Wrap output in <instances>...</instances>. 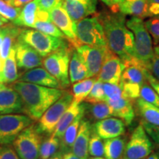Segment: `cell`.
I'll return each mask as SVG.
<instances>
[{"instance_id":"45","label":"cell","mask_w":159,"mask_h":159,"mask_svg":"<svg viewBox=\"0 0 159 159\" xmlns=\"http://www.w3.org/2000/svg\"><path fill=\"white\" fill-rule=\"evenodd\" d=\"M144 75L146 77L147 80L149 83L152 88L156 91V92L158 94L159 96V80H157L153 75H152L151 71L147 68L144 69Z\"/></svg>"},{"instance_id":"58","label":"cell","mask_w":159,"mask_h":159,"mask_svg":"<svg viewBox=\"0 0 159 159\" xmlns=\"http://www.w3.org/2000/svg\"><path fill=\"white\" fill-rule=\"evenodd\" d=\"M124 1H128V0H119V2H124Z\"/></svg>"},{"instance_id":"13","label":"cell","mask_w":159,"mask_h":159,"mask_svg":"<svg viewBox=\"0 0 159 159\" xmlns=\"http://www.w3.org/2000/svg\"><path fill=\"white\" fill-rule=\"evenodd\" d=\"M49 13L51 21L71 41L74 47L76 48L80 46L76 37V23L71 19L61 2L55 6Z\"/></svg>"},{"instance_id":"23","label":"cell","mask_w":159,"mask_h":159,"mask_svg":"<svg viewBox=\"0 0 159 159\" xmlns=\"http://www.w3.org/2000/svg\"><path fill=\"white\" fill-rule=\"evenodd\" d=\"M127 142V136L124 135L105 139V158L107 159H122Z\"/></svg>"},{"instance_id":"2","label":"cell","mask_w":159,"mask_h":159,"mask_svg":"<svg viewBox=\"0 0 159 159\" xmlns=\"http://www.w3.org/2000/svg\"><path fill=\"white\" fill-rule=\"evenodd\" d=\"M11 85L21 97L23 113L33 121H39L47 109L64 92L63 89L49 88L20 80L13 83Z\"/></svg>"},{"instance_id":"56","label":"cell","mask_w":159,"mask_h":159,"mask_svg":"<svg viewBox=\"0 0 159 159\" xmlns=\"http://www.w3.org/2000/svg\"><path fill=\"white\" fill-rule=\"evenodd\" d=\"M89 159H107L106 158H103V157H91Z\"/></svg>"},{"instance_id":"22","label":"cell","mask_w":159,"mask_h":159,"mask_svg":"<svg viewBox=\"0 0 159 159\" xmlns=\"http://www.w3.org/2000/svg\"><path fill=\"white\" fill-rule=\"evenodd\" d=\"M119 13L123 15L144 19L150 17L148 0H128L119 2L117 5Z\"/></svg>"},{"instance_id":"49","label":"cell","mask_w":159,"mask_h":159,"mask_svg":"<svg viewBox=\"0 0 159 159\" xmlns=\"http://www.w3.org/2000/svg\"><path fill=\"white\" fill-rule=\"evenodd\" d=\"M31 1H33V0H13L11 2V5L14 6V7H20L21 6L27 5V3L30 2Z\"/></svg>"},{"instance_id":"54","label":"cell","mask_w":159,"mask_h":159,"mask_svg":"<svg viewBox=\"0 0 159 159\" xmlns=\"http://www.w3.org/2000/svg\"><path fill=\"white\" fill-rule=\"evenodd\" d=\"M4 61H3V60L0 57V83H2V73L3 70Z\"/></svg>"},{"instance_id":"3","label":"cell","mask_w":159,"mask_h":159,"mask_svg":"<svg viewBox=\"0 0 159 159\" xmlns=\"http://www.w3.org/2000/svg\"><path fill=\"white\" fill-rule=\"evenodd\" d=\"M127 27L134 33L135 55L141 64L149 69L153 56L152 40L142 19L132 16L126 21Z\"/></svg>"},{"instance_id":"17","label":"cell","mask_w":159,"mask_h":159,"mask_svg":"<svg viewBox=\"0 0 159 159\" xmlns=\"http://www.w3.org/2000/svg\"><path fill=\"white\" fill-rule=\"evenodd\" d=\"M126 125L122 119L117 117L108 118L97 121L93 124V130L103 140L122 136L125 133Z\"/></svg>"},{"instance_id":"34","label":"cell","mask_w":159,"mask_h":159,"mask_svg":"<svg viewBox=\"0 0 159 159\" xmlns=\"http://www.w3.org/2000/svg\"><path fill=\"white\" fill-rule=\"evenodd\" d=\"M89 154L92 157H104V140L92 130L89 144Z\"/></svg>"},{"instance_id":"44","label":"cell","mask_w":159,"mask_h":159,"mask_svg":"<svg viewBox=\"0 0 159 159\" xmlns=\"http://www.w3.org/2000/svg\"><path fill=\"white\" fill-rule=\"evenodd\" d=\"M0 159H20L16 152L10 146H6L0 150Z\"/></svg>"},{"instance_id":"38","label":"cell","mask_w":159,"mask_h":159,"mask_svg":"<svg viewBox=\"0 0 159 159\" xmlns=\"http://www.w3.org/2000/svg\"><path fill=\"white\" fill-rule=\"evenodd\" d=\"M122 89V95L132 101H136L140 97L141 85L130 82H119Z\"/></svg>"},{"instance_id":"37","label":"cell","mask_w":159,"mask_h":159,"mask_svg":"<svg viewBox=\"0 0 159 159\" xmlns=\"http://www.w3.org/2000/svg\"><path fill=\"white\" fill-rule=\"evenodd\" d=\"M140 98L144 99L150 104L159 108V96L156 91L152 88L147 80L146 83L142 85L140 90Z\"/></svg>"},{"instance_id":"7","label":"cell","mask_w":159,"mask_h":159,"mask_svg":"<svg viewBox=\"0 0 159 159\" xmlns=\"http://www.w3.org/2000/svg\"><path fill=\"white\" fill-rule=\"evenodd\" d=\"M37 125H30L20 133L13 142V148L20 159H39L42 142Z\"/></svg>"},{"instance_id":"41","label":"cell","mask_w":159,"mask_h":159,"mask_svg":"<svg viewBox=\"0 0 159 159\" xmlns=\"http://www.w3.org/2000/svg\"><path fill=\"white\" fill-rule=\"evenodd\" d=\"M105 102L108 100H115L122 97V89L119 84L103 83Z\"/></svg>"},{"instance_id":"1","label":"cell","mask_w":159,"mask_h":159,"mask_svg":"<svg viewBox=\"0 0 159 159\" xmlns=\"http://www.w3.org/2000/svg\"><path fill=\"white\" fill-rule=\"evenodd\" d=\"M108 49L122 60L125 66L140 63L135 55L134 33L126 26L122 13H106L99 16Z\"/></svg>"},{"instance_id":"16","label":"cell","mask_w":159,"mask_h":159,"mask_svg":"<svg viewBox=\"0 0 159 159\" xmlns=\"http://www.w3.org/2000/svg\"><path fill=\"white\" fill-rule=\"evenodd\" d=\"M97 0H61V4L71 19L77 23L96 12Z\"/></svg>"},{"instance_id":"12","label":"cell","mask_w":159,"mask_h":159,"mask_svg":"<svg viewBox=\"0 0 159 159\" xmlns=\"http://www.w3.org/2000/svg\"><path fill=\"white\" fill-rule=\"evenodd\" d=\"M125 65L122 60L108 49L97 79L102 83L119 84Z\"/></svg>"},{"instance_id":"4","label":"cell","mask_w":159,"mask_h":159,"mask_svg":"<svg viewBox=\"0 0 159 159\" xmlns=\"http://www.w3.org/2000/svg\"><path fill=\"white\" fill-rule=\"evenodd\" d=\"M70 57L71 48L65 44L43 59V68L57 80L63 90L71 83L69 76Z\"/></svg>"},{"instance_id":"42","label":"cell","mask_w":159,"mask_h":159,"mask_svg":"<svg viewBox=\"0 0 159 159\" xmlns=\"http://www.w3.org/2000/svg\"><path fill=\"white\" fill-rule=\"evenodd\" d=\"M141 123L143 125L145 130L148 133L151 140H152V142H154L153 145L155 146V148L156 149V151L159 153V127L151 125L144 120H142Z\"/></svg>"},{"instance_id":"18","label":"cell","mask_w":159,"mask_h":159,"mask_svg":"<svg viewBox=\"0 0 159 159\" xmlns=\"http://www.w3.org/2000/svg\"><path fill=\"white\" fill-rule=\"evenodd\" d=\"M92 130L93 125H91V121L83 117L76 139L71 148V152L80 158L89 159V144Z\"/></svg>"},{"instance_id":"10","label":"cell","mask_w":159,"mask_h":159,"mask_svg":"<svg viewBox=\"0 0 159 159\" xmlns=\"http://www.w3.org/2000/svg\"><path fill=\"white\" fill-rule=\"evenodd\" d=\"M154 150L152 140L142 123L132 133L127 142L123 158L145 159Z\"/></svg>"},{"instance_id":"30","label":"cell","mask_w":159,"mask_h":159,"mask_svg":"<svg viewBox=\"0 0 159 159\" xmlns=\"http://www.w3.org/2000/svg\"><path fill=\"white\" fill-rule=\"evenodd\" d=\"M14 47L11 49L10 54L4 61L3 70L2 73V83H13L19 79Z\"/></svg>"},{"instance_id":"20","label":"cell","mask_w":159,"mask_h":159,"mask_svg":"<svg viewBox=\"0 0 159 159\" xmlns=\"http://www.w3.org/2000/svg\"><path fill=\"white\" fill-rule=\"evenodd\" d=\"M134 101L127 97H121L115 100H108V103L113 110V116L122 119L126 126L131 125L135 118V110Z\"/></svg>"},{"instance_id":"55","label":"cell","mask_w":159,"mask_h":159,"mask_svg":"<svg viewBox=\"0 0 159 159\" xmlns=\"http://www.w3.org/2000/svg\"><path fill=\"white\" fill-rule=\"evenodd\" d=\"M49 159H62V153H61V152L57 153L56 155H55L54 156H52Z\"/></svg>"},{"instance_id":"11","label":"cell","mask_w":159,"mask_h":159,"mask_svg":"<svg viewBox=\"0 0 159 159\" xmlns=\"http://www.w3.org/2000/svg\"><path fill=\"white\" fill-rule=\"evenodd\" d=\"M76 51L88 69L89 77H97L108 51V47L82 44L76 47Z\"/></svg>"},{"instance_id":"25","label":"cell","mask_w":159,"mask_h":159,"mask_svg":"<svg viewBox=\"0 0 159 159\" xmlns=\"http://www.w3.org/2000/svg\"><path fill=\"white\" fill-rule=\"evenodd\" d=\"M85 103V114L89 121H99L113 116V110L106 102Z\"/></svg>"},{"instance_id":"40","label":"cell","mask_w":159,"mask_h":159,"mask_svg":"<svg viewBox=\"0 0 159 159\" xmlns=\"http://www.w3.org/2000/svg\"><path fill=\"white\" fill-rule=\"evenodd\" d=\"M20 7H14L3 0H0V14L13 22L19 16L21 13Z\"/></svg>"},{"instance_id":"47","label":"cell","mask_w":159,"mask_h":159,"mask_svg":"<svg viewBox=\"0 0 159 159\" xmlns=\"http://www.w3.org/2000/svg\"><path fill=\"white\" fill-rule=\"evenodd\" d=\"M150 16L159 15V0H148Z\"/></svg>"},{"instance_id":"6","label":"cell","mask_w":159,"mask_h":159,"mask_svg":"<svg viewBox=\"0 0 159 159\" xmlns=\"http://www.w3.org/2000/svg\"><path fill=\"white\" fill-rule=\"evenodd\" d=\"M76 37L79 45L108 47L105 32L97 16L85 18L76 23Z\"/></svg>"},{"instance_id":"53","label":"cell","mask_w":159,"mask_h":159,"mask_svg":"<svg viewBox=\"0 0 159 159\" xmlns=\"http://www.w3.org/2000/svg\"><path fill=\"white\" fill-rule=\"evenodd\" d=\"M4 35H5V32H4L3 27H0V49H1L2 44Z\"/></svg>"},{"instance_id":"36","label":"cell","mask_w":159,"mask_h":159,"mask_svg":"<svg viewBox=\"0 0 159 159\" xmlns=\"http://www.w3.org/2000/svg\"><path fill=\"white\" fill-rule=\"evenodd\" d=\"M84 102L88 103H95L99 102H105L103 83L97 79L89 94L85 98Z\"/></svg>"},{"instance_id":"29","label":"cell","mask_w":159,"mask_h":159,"mask_svg":"<svg viewBox=\"0 0 159 159\" xmlns=\"http://www.w3.org/2000/svg\"><path fill=\"white\" fill-rule=\"evenodd\" d=\"M136 110L139 114L142 116V120L159 127V108L150 104L144 99L140 98L136 101Z\"/></svg>"},{"instance_id":"19","label":"cell","mask_w":159,"mask_h":159,"mask_svg":"<svg viewBox=\"0 0 159 159\" xmlns=\"http://www.w3.org/2000/svg\"><path fill=\"white\" fill-rule=\"evenodd\" d=\"M19 80L31 83L42 86L61 89L57 80L44 68L36 67L25 71L19 77Z\"/></svg>"},{"instance_id":"35","label":"cell","mask_w":159,"mask_h":159,"mask_svg":"<svg viewBox=\"0 0 159 159\" xmlns=\"http://www.w3.org/2000/svg\"><path fill=\"white\" fill-rule=\"evenodd\" d=\"M33 28L52 36L64 39L65 35L52 21H37L33 25Z\"/></svg>"},{"instance_id":"24","label":"cell","mask_w":159,"mask_h":159,"mask_svg":"<svg viewBox=\"0 0 159 159\" xmlns=\"http://www.w3.org/2000/svg\"><path fill=\"white\" fill-rule=\"evenodd\" d=\"M39 0H33L24 6L18 18L13 24L19 27H33L37 21V12L39 11Z\"/></svg>"},{"instance_id":"33","label":"cell","mask_w":159,"mask_h":159,"mask_svg":"<svg viewBox=\"0 0 159 159\" xmlns=\"http://www.w3.org/2000/svg\"><path fill=\"white\" fill-rule=\"evenodd\" d=\"M61 142L54 136L42 141L40 147V159H49L58 152Z\"/></svg>"},{"instance_id":"26","label":"cell","mask_w":159,"mask_h":159,"mask_svg":"<svg viewBox=\"0 0 159 159\" xmlns=\"http://www.w3.org/2000/svg\"><path fill=\"white\" fill-rule=\"evenodd\" d=\"M85 114V109L82 112H80L78 114L72 123L69 125L68 128H66V130L63 134L62 138L60 139V142H61V153L67 152L71 150V147H72L73 144H74L75 139L78 133L81 121L83 117H84Z\"/></svg>"},{"instance_id":"9","label":"cell","mask_w":159,"mask_h":159,"mask_svg":"<svg viewBox=\"0 0 159 159\" xmlns=\"http://www.w3.org/2000/svg\"><path fill=\"white\" fill-rule=\"evenodd\" d=\"M33 123L26 114H0V145L13 144L20 133Z\"/></svg>"},{"instance_id":"50","label":"cell","mask_w":159,"mask_h":159,"mask_svg":"<svg viewBox=\"0 0 159 159\" xmlns=\"http://www.w3.org/2000/svg\"><path fill=\"white\" fill-rule=\"evenodd\" d=\"M101 1L109 7H114V6L118 5L119 3V0H101Z\"/></svg>"},{"instance_id":"57","label":"cell","mask_w":159,"mask_h":159,"mask_svg":"<svg viewBox=\"0 0 159 159\" xmlns=\"http://www.w3.org/2000/svg\"><path fill=\"white\" fill-rule=\"evenodd\" d=\"M3 1H5V2H6L10 4V5H11V2H12V1H13V0H3Z\"/></svg>"},{"instance_id":"46","label":"cell","mask_w":159,"mask_h":159,"mask_svg":"<svg viewBox=\"0 0 159 159\" xmlns=\"http://www.w3.org/2000/svg\"><path fill=\"white\" fill-rule=\"evenodd\" d=\"M61 0H39L40 8L43 11L49 12L55 6L61 2Z\"/></svg>"},{"instance_id":"43","label":"cell","mask_w":159,"mask_h":159,"mask_svg":"<svg viewBox=\"0 0 159 159\" xmlns=\"http://www.w3.org/2000/svg\"><path fill=\"white\" fill-rule=\"evenodd\" d=\"M149 70L159 80V43L156 45L153 49V56L151 60Z\"/></svg>"},{"instance_id":"32","label":"cell","mask_w":159,"mask_h":159,"mask_svg":"<svg viewBox=\"0 0 159 159\" xmlns=\"http://www.w3.org/2000/svg\"><path fill=\"white\" fill-rule=\"evenodd\" d=\"M96 80L97 77H93L73 83V101L79 103V104L84 102L85 98L90 93Z\"/></svg>"},{"instance_id":"52","label":"cell","mask_w":159,"mask_h":159,"mask_svg":"<svg viewBox=\"0 0 159 159\" xmlns=\"http://www.w3.org/2000/svg\"><path fill=\"white\" fill-rule=\"evenodd\" d=\"M7 23H8V20L5 19V17L2 16L0 14V27L6 25Z\"/></svg>"},{"instance_id":"48","label":"cell","mask_w":159,"mask_h":159,"mask_svg":"<svg viewBox=\"0 0 159 159\" xmlns=\"http://www.w3.org/2000/svg\"><path fill=\"white\" fill-rule=\"evenodd\" d=\"M62 159H84L77 156L71 151H67L62 153Z\"/></svg>"},{"instance_id":"51","label":"cell","mask_w":159,"mask_h":159,"mask_svg":"<svg viewBox=\"0 0 159 159\" xmlns=\"http://www.w3.org/2000/svg\"><path fill=\"white\" fill-rule=\"evenodd\" d=\"M145 159H159V153L157 151H152Z\"/></svg>"},{"instance_id":"15","label":"cell","mask_w":159,"mask_h":159,"mask_svg":"<svg viewBox=\"0 0 159 159\" xmlns=\"http://www.w3.org/2000/svg\"><path fill=\"white\" fill-rule=\"evenodd\" d=\"M14 113H23L21 97L12 85L0 83V114Z\"/></svg>"},{"instance_id":"14","label":"cell","mask_w":159,"mask_h":159,"mask_svg":"<svg viewBox=\"0 0 159 159\" xmlns=\"http://www.w3.org/2000/svg\"><path fill=\"white\" fill-rule=\"evenodd\" d=\"M14 49L17 66L20 69L27 71L42 65L43 57L27 43L17 40Z\"/></svg>"},{"instance_id":"27","label":"cell","mask_w":159,"mask_h":159,"mask_svg":"<svg viewBox=\"0 0 159 159\" xmlns=\"http://www.w3.org/2000/svg\"><path fill=\"white\" fill-rule=\"evenodd\" d=\"M69 76L71 83H75L90 77L88 69L77 51L73 52L71 55L69 63Z\"/></svg>"},{"instance_id":"21","label":"cell","mask_w":159,"mask_h":159,"mask_svg":"<svg viewBox=\"0 0 159 159\" xmlns=\"http://www.w3.org/2000/svg\"><path fill=\"white\" fill-rule=\"evenodd\" d=\"M85 103H77L75 101H72L71 104L66 109L64 114L60 119L58 123L57 124L56 128H55L54 132L52 133V136H54L59 139L62 138L63 134L66 130V128L72 123L75 118L78 116V114L85 109Z\"/></svg>"},{"instance_id":"28","label":"cell","mask_w":159,"mask_h":159,"mask_svg":"<svg viewBox=\"0 0 159 159\" xmlns=\"http://www.w3.org/2000/svg\"><path fill=\"white\" fill-rule=\"evenodd\" d=\"M3 29L5 35L0 49V57L5 61L9 55L11 49L14 47L21 29L19 28L18 26H16L13 24V25L7 24L3 26Z\"/></svg>"},{"instance_id":"60","label":"cell","mask_w":159,"mask_h":159,"mask_svg":"<svg viewBox=\"0 0 159 159\" xmlns=\"http://www.w3.org/2000/svg\"><path fill=\"white\" fill-rule=\"evenodd\" d=\"M122 159H125V158H122Z\"/></svg>"},{"instance_id":"8","label":"cell","mask_w":159,"mask_h":159,"mask_svg":"<svg viewBox=\"0 0 159 159\" xmlns=\"http://www.w3.org/2000/svg\"><path fill=\"white\" fill-rule=\"evenodd\" d=\"M73 101L72 93L64 91L62 96L49 107L39 119L37 128L41 134L51 135L60 119Z\"/></svg>"},{"instance_id":"5","label":"cell","mask_w":159,"mask_h":159,"mask_svg":"<svg viewBox=\"0 0 159 159\" xmlns=\"http://www.w3.org/2000/svg\"><path fill=\"white\" fill-rule=\"evenodd\" d=\"M17 40L30 46L42 57L66 44L62 38L52 36L38 30L21 29Z\"/></svg>"},{"instance_id":"39","label":"cell","mask_w":159,"mask_h":159,"mask_svg":"<svg viewBox=\"0 0 159 159\" xmlns=\"http://www.w3.org/2000/svg\"><path fill=\"white\" fill-rule=\"evenodd\" d=\"M144 25L150 33L155 45L159 43V15L150 16L149 19L144 21Z\"/></svg>"},{"instance_id":"31","label":"cell","mask_w":159,"mask_h":159,"mask_svg":"<svg viewBox=\"0 0 159 159\" xmlns=\"http://www.w3.org/2000/svg\"><path fill=\"white\" fill-rule=\"evenodd\" d=\"M146 67L141 63H135L125 66L123 71L120 81L136 83L141 86L147 82L144 75V69Z\"/></svg>"},{"instance_id":"59","label":"cell","mask_w":159,"mask_h":159,"mask_svg":"<svg viewBox=\"0 0 159 159\" xmlns=\"http://www.w3.org/2000/svg\"><path fill=\"white\" fill-rule=\"evenodd\" d=\"M1 149H2V148H1V147H0V150H1Z\"/></svg>"}]
</instances>
